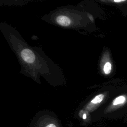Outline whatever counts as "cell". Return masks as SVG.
<instances>
[{"mask_svg": "<svg viewBox=\"0 0 127 127\" xmlns=\"http://www.w3.org/2000/svg\"><path fill=\"white\" fill-rule=\"evenodd\" d=\"M29 127H63L60 121L55 116L43 114L35 117L31 122Z\"/></svg>", "mask_w": 127, "mask_h": 127, "instance_id": "obj_1", "label": "cell"}, {"mask_svg": "<svg viewBox=\"0 0 127 127\" xmlns=\"http://www.w3.org/2000/svg\"><path fill=\"white\" fill-rule=\"evenodd\" d=\"M127 105V85L123 86V91L115 97L104 111L105 114L114 112Z\"/></svg>", "mask_w": 127, "mask_h": 127, "instance_id": "obj_2", "label": "cell"}, {"mask_svg": "<svg viewBox=\"0 0 127 127\" xmlns=\"http://www.w3.org/2000/svg\"><path fill=\"white\" fill-rule=\"evenodd\" d=\"M105 1L118 6L123 15L125 16H127V0H105Z\"/></svg>", "mask_w": 127, "mask_h": 127, "instance_id": "obj_3", "label": "cell"}, {"mask_svg": "<svg viewBox=\"0 0 127 127\" xmlns=\"http://www.w3.org/2000/svg\"><path fill=\"white\" fill-rule=\"evenodd\" d=\"M21 57L25 62L31 64L35 61V55L34 53L29 49H24L21 52Z\"/></svg>", "mask_w": 127, "mask_h": 127, "instance_id": "obj_4", "label": "cell"}, {"mask_svg": "<svg viewBox=\"0 0 127 127\" xmlns=\"http://www.w3.org/2000/svg\"><path fill=\"white\" fill-rule=\"evenodd\" d=\"M56 22L59 25L63 26H67L71 22L70 19L65 15L58 16L56 18Z\"/></svg>", "mask_w": 127, "mask_h": 127, "instance_id": "obj_5", "label": "cell"}, {"mask_svg": "<svg viewBox=\"0 0 127 127\" xmlns=\"http://www.w3.org/2000/svg\"><path fill=\"white\" fill-rule=\"evenodd\" d=\"M112 64L110 61H107L103 65V70L105 74L109 75L112 71Z\"/></svg>", "mask_w": 127, "mask_h": 127, "instance_id": "obj_6", "label": "cell"}]
</instances>
